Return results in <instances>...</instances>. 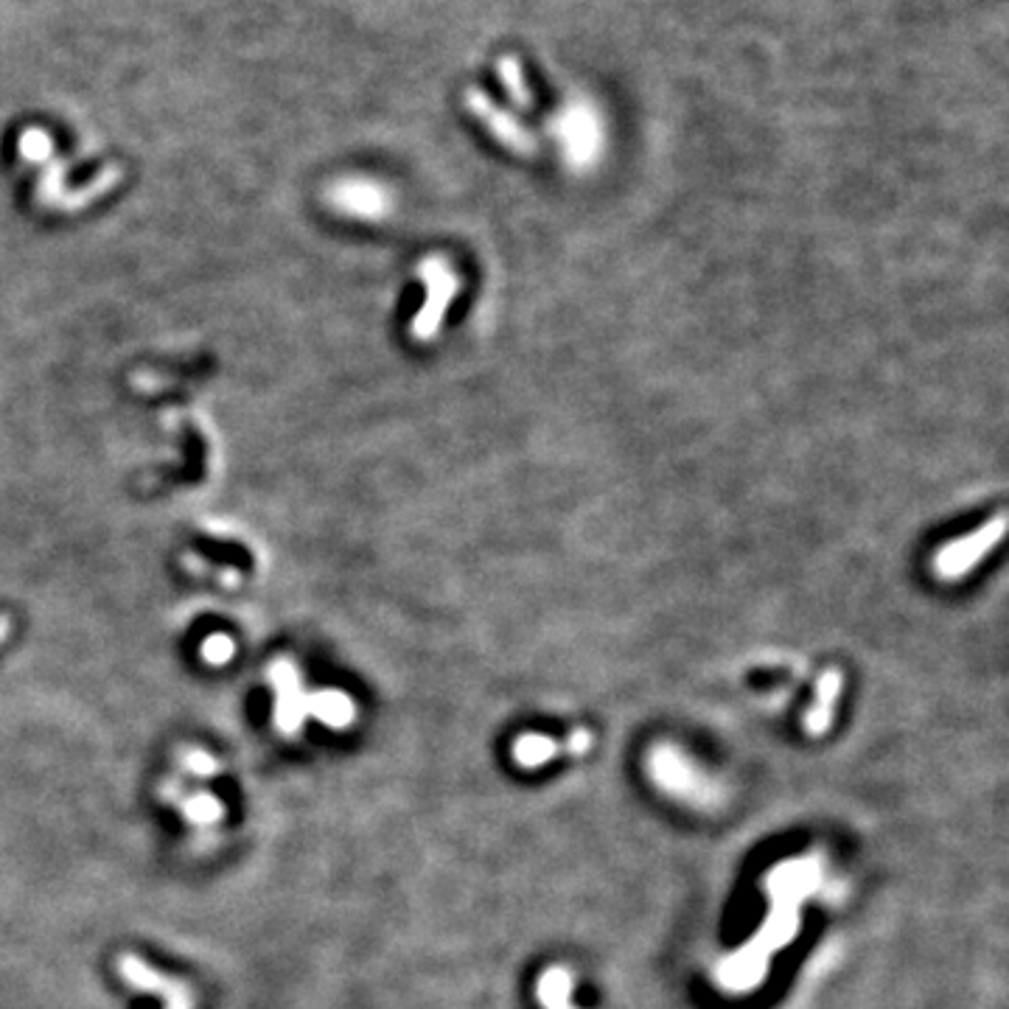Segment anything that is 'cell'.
Masks as SVG:
<instances>
[{"label":"cell","mask_w":1009,"mask_h":1009,"mask_svg":"<svg viewBox=\"0 0 1009 1009\" xmlns=\"http://www.w3.org/2000/svg\"><path fill=\"white\" fill-rule=\"evenodd\" d=\"M819 878L821 866L814 855L785 861L765 875V889L772 895L769 922L760 926L747 948L735 951L718 965L715 982L721 985V990L752 993L769 976V962L774 953L788 948L799 931V906L819 886Z\"/></svg>","instance_id":"1"},{"label":"cell","mask_w":1009,"mask_h":1009,"mask_svg":"<svg viewBox=\"0 0 1009 1009\" xmlns=\"http://www.w3.org/2000/svg\"><path fill=\"white\" fill-rule=\"evenodd\" d=\"M552 138L559 144L561 157L572 171H590L601 160L603 146V119L590 101H570L550 124Z\"/></svg>","instance_id":"2"},{"label":"cell","mask_w":1009,"mask_h":1009,"mask_svg":"<svg viewBox=\"0 0 1009 1009\" xmlns=\"http://www.w3.org/2000/svg\"><path fill=\"white\" fill-rule=\"evenodd\" d=\"M648 772L657 780L659 788L668 791L676 799H684L690 805H709L721 803V794L715 788L713 780L698 769L682 749L671 747V743H659L648 758Z\"/></svg>","instance_id":"3"},{"label":"cell","mask_w":1009,"mask_h":1009,"mask_svg":"<svg viewBox=\"0 0 1009 1009\" xmlns=\"http://www.w3.org/2000/svg\"><path fill=\"white\" fill-rule=\"evenodd\" d=\"M1004 534H1007V514L1001 511L982 527H976L973 534L942 545L931 559V572H934L937 581H960V578L971 575L987 552L1001 545Z\"/></svg>","instance_id":"4"},{"label":"cell","mask_w":1009,"mask_h":1009,"mask_svg":"<svg viewBox=\"0 0 1009 1009\" xmlns=\"http://www.w3.org/2000/svg\"><path fill=\"white\" fill-rule=\"evenodd\" d=\"M418 278L427 287V298L421 303L418 314H415L410 334L415 343H433L438 337L440 326H444V314L451 306V301L460 292V278L458 272L451 270L449 261L440 256H429L418 264Z\"/></svg>","instance_id":"5"},{"label":"cell","mask_w":1009,"mask_h":1009,"mask_svg":"<svg viewBox=\"0 0 1009 1009\" xmlns=\"http://www.w3.org/2000/svg\"><path fill=\"white\" fill-rule=\"evenodd\" d=\"M270 682L276 687V727L292 738L301 732L303 721L309 718V693L289 659H278L270 668Z\"/></svg>","instance_id":"6"},{"label":"cell","mask_w":1009,"mask_h":1009,"mask_svg":"<svg viewBox=\"0 0 1009 1009\" xmlns=\"http://www.w3.org/2000/svg\"><path fill=\"white\" fill-rule=\"evenodd\" d=\"M119 976L135 990L152 993V996L166 998V1009H194V996L182 982L157 973L155 967L146 965L135 953H121L119 956Z\"/></svg>","instance_id":"7"},{"label":"cell","mask_w":1009,"mask_h":1009,"mask_svg":"<svg viewBox=\"0 0 1009 1009\" xmlns=\"http://www.w3.org/2000/svg\"><path fill=\"white\" fill-rule=\"evenodd\" d=\"M466 108L471 110V115H477V119L483 121L485 130H489L502 146H508L511 152H519V155H534L536 152L534 135H530L514 115L496 108L483 90H469V93H466Z\"/></svg>","instance_id":"8"},{"label":"cell","mask_w":1009,"mask_h":1009,"mask_svg":"<svg viewBox=\"0 0 1009 1009\" xmlns=\"http://www.w3.org/2000/svg\"><path fill=\"white\" fill-rule=\"evenodd\" d=\"M328 200L337 211L359 220H382L393 208V197L384 186L370 180H345L328 191Z\"/></svg>","instance_id":"9"},{"label":"cell","mask_w":1009,"mask_h":1009,"mask_svg":"<svg viewBox=\"0 0 1009 1009\" xmlns=\"http://www.w3.org/2000/svg\"><path fill=\"white\" fill-rule=\"evenodd\" d=\"M841 684H844V679H841V671H836V668L821 673L819 682H816V698L814 704L805 709L803 718V729L808 735H814V738H821V735L833 727L836 707H839L841 698Z\"/></svg>","instance_id":"10"},{"label":"cell","mask_w":1009,"mask_h":1009,"mask_svg":"<svg viewBox=\"0 0 1009 1009\" xmlns=\"http://www.w3.org/2000/svg\"><path fill=\"white\" fill-rule=\"evenodd\" d=\"M309 718H317L332 729H348L357 721V707L339 690H321L309 693Z\"/></svg>","instance_id":"11"},{"label":"cell","mask_w":1009,"mask_h":1009,"mask_svg":"<svg viewBox=\"0 0 1009 1009\" xmlns=\"http://www.w3.org/2000/svg\"><path fill=\"white\" fill-rule=\"evenodd\" d=\"M514 763L519 769H527V772H534V769H541V765L550 763L552 758H559V754H567L564 740L547 738V735H536V732H525L514 740Z\"/></svg>","instance_id":"12"},{"label":"cell","mask_w":1009,"mask_h":1009,"mask_svg":"<svg viewBox=\"0 0 1009 1009\" xmlns=\"http://www.w3.org/2000/svg\"><path fill=\"white\" fill-rule=\"evenodd\" d=\"M572 987H575L572 973L561 965H552L547 967L539 976V982H536V998H539L545 1009H575V1004H572Z\"/></svg>","instance_id":"13"},{"label":"cell","mask_w":1009,"mask_h":1009,"mask_svg":"<svg viewBox=\"0 0 1009 1009\" xmlns=\"http://www.w3.org/2000/svg\"><path fill=\"white\" fill-rule=\"evenodd\" d=\"M180 808L182 816H186L191 825H197V828H211V825H216V821L225 816V805H222L214 794H208V791L186 796L180 803Z\"/></svg>","instance_id":"14"},{"label":"cell","mask_w":1009,"mask_h":1009,"mask_svg":"<svg viewBox=\"0 0 1009 1009\" xmlns=\"http://www.w3.org/2000/svg\"><path fill=\"white\" fill-rule=\"evenodd\" d=\"M500 79L508 90L511 101H514L516 108H530L534 104V96H530V88L525 82V70H522V63L516 57H502L500 59Z\"/></svg>","instance_id":"15"},{"label":"cell","mask_w":1009,"mask_h":1009,"mask_svg":"<svg viewBox=\"0 0 1009 1009\" xmlns=\"http://www.w3.org/2000/svg\"><path fill=\"white\" fill-rule=\"evenodd\" d=\"M20 155L32 164H48L54 155V144H51L48 132L43 130H25L20 135Z\"/></svg>","instance_id":"16"},{"label":"cell","mask_w":1009,"mask_h":1009,"mask_svg":"<svg viewBox=\"0 0 1009 1009\" xmlns=\"http://www.w3.org/2000/svg\"><path fill=\"white\" fill-rule=\"evenodd\" d=\"M200 653L208 665H214V668L227 665V662L236 657V642H233L231 637H225V634H211V637L202 642Z\"/></svg>","instance_id":"17"},{"label":"cell","mask_w":1009,"mask_h":1009,"mask_svg":"<svg viewBox=\"0 0 1009 1009\" xmlns=\"http://www.w3.org/2000/svg\"><path fill=\"white\" fill-rule=\"evenodd\" d=\"M180 763L186 772L197 774V777H214V774H220V760L211 758V754L202 752V749H186Z\"/></svg>","instance_id":"18"},{"label":"cell","mask_w":1009,"mask_h":1009,"mask_svg":"<svg viewBox=\"0 0 1009 1009\" xmlns=\"http://www.w3.org/2000/svg\"><path fill=\"white\" fill-rule=\"evenodd\" d=\"M9 631H12V620H9L7 615H0V646H3V642H7Z\"/></svg>","instance_id":"19"}]
</instances>
